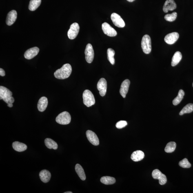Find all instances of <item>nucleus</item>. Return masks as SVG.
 <instances>
[{"mask_svg":"<svg viewBox=\"0 0 193 193\" xmlns=\"http://www.w3.org/2000/svg\"><path fill=\"white\" fill-rule=\"evenodd\" d=\"M0 76L4 77L5 76V72L3 69L0 68Z\"/></svg>","mask_w":193,"mask_h":193,"instance_id":"nucleus-34","label":"nucleus"},{"mask_svg":"<svg viewBox=\"0 0 193 193\" xmlns=\"http://www.w3.org/2000/svg\"><path fill=\"white\" fill-rule=\"evenodd\" d=\"M102 30L105 34L110 37H115L117 35V32L108 23L105 22L102 24Z\"/></svg>","mask_w":193,"mask_h":193,"instance_id":"nucleus-7","label":"nucleus"},{"mask_svg":"<svg viewBox=\"0 0 193 193\" xmlns=\"http://www.w3.org/2000/svg\"><path fill=\"white\" fill-rule=\"evenodd\" d=\"M12 94V92L6 87L0 86V99H3L5 103H8Z\"/></svg>","mask_w":193,"mask_h":193,"instance_id":"nucleus-5","label":"nucleus"},{"mask_svg":"<svg viewBox=\"0 0 193 193\" xmlns=\"http://www.w3.org/2000/svg\"><path fill=\"white\" fill-rule=\"evenodd\" d=\"M7 105H8V107H10V108H11V107L13 106V104L10 103H7Z\"/></svg>","mask_w":193,"mask_h":193,"instance_id":"nucleus-36","label":"nucleus"},{"mask_svg":"<svg viewBox=\"0 0 193 193\" xmlns=\"http://www.w3.org/2000/svg\"><path fill=\"white\" fill-rule=\"evenodd\" d=\"M41 0H30L29 5V9L30 11H34L37 10L41 5Z\"/></svg>","mask_w":193,"mask_h":193,"instance_id":"nucleus-25","label":"nucleus"},{"mask_svg":"<svg viewBox=\"0 0 193 193\" xmlns=\"http://www.w3.org/2000/svg\"><path fill=\"white\" fill-rule=\"evenodd\" d=\"M45 143L46 146L49 149H53L56 150L58 148L57 143L50 138H46L45 140Z\"/></svg>","mask_w":193,"mask_h":193,"instance_id":"nucleus-23","label":"nucleus"},{"mask_svg":"<svg viewBox=\"0 0 193 193\" xmlns=\"http://www.w3.org/2000/svg\"><path fill=\"white\" fill-rule=\"evenodd\" d=\"M111 19L116 26L119 28H123L125 26V22L119 15L114 13L111 15Z\"/></svg>","mask_w":193,"mask_h":193,"instance_id":"nucleus-10","label":"nucleus"},{"mask_svg":"<svg viewBox=\"0 0 193 193\" xmlns=\"http://www.w3.org/2000/svg\"><path fill=\"white\" fill-rule=\"evenodd\" d=\"M48 105L47 98L45 96L42 97L38 102L37 107L40 112H43L46 110Z\"/></svg>","mask_w":193,"mask_h":193,"instance_id":"nucleus-18","label":"nucleus"},{"mask_svg":"<svg viewBox=\"0 0 193 193\" xmlns=\"http://www.w3.org/2000/svg\"><path fill=\"white\" fill-rule=\"evenodd\" d=\"M79 26L77 23H73L71 25L70 28L68 31L67 35L69 39H74L77 37L79 31Z\"/></svg>","mask_w":193,"mask_h":193,"instance_id":"nucleus-6","label":"nucleus"},{"mask_svg":"<svg viewBox=\"0 0 193 193\" xmlns=\"http://www.w3.org/2000/svg\"><path fill=\"white\" fill-rule=\"evenodd\" d=\"M152 176L154 179L159 180L160 185H163L166 183L167 180L166 176L158 169L153 171Z\"/></svg>","mask_w":193,"mask_h":193,"instance_id":"nucleus-8","label":"nucleus"},{"mask_svg":"<svg viewBox=\"0 0 193 193\" xmlns=\"http://www.w3.org/2000/svg\"><path fill=\"white\" fill-rule=\"evenodd\" d=\"M177 8V5L174 0H167L163 5V10L165 13L169 11H172Z\"/></svg>","mask_w":193,"mask_h":193,"instance_id":"nucleus-16","label":"nucleus"},{"mask_svg":"<svg viewBox=\"0 0 193 193\" xmlns=\"http://www.w3.org/2000/svg\"><path fill=\"white\" fill-rule=\"evenodd\" d=\"M192 85H193V83Z\"/></svg>","mask_w":193,"mask_h":193,"instance_id":"nucleus-39","label":"nucleus"},{"mask_svg":"<svg viewBox=\"0 0 193 193\" xmlns=\"http://www.w3.org/2000/svg\"><path fill=\"white\" fill-rule=\"evenodd\" d=\"M14 102V98L13 97V96H12V97L10 99V101H9L8 103H10L13 104Z\"/></svg>","mask_w":193,"mask_h":193,"instance_id":"nucleus-35","label":"nucleus"},{"mask_svg":"<svg viewBox=\"0 0 193 193\" xmlns=\"http://www.w3.org/2000/svg\"><path fill=\"white\" fill-rule=\"evenodd\" d=\"M85 58L87 62L91 63L94 57V52L92 45L88 44L86 45L85 50Z\"/></svg>","mask_w":193,"mask_h":193,"instance_id":"nucleus-9","label":"nucleus"},{"mask_svg":"<svg viewBox=\"0 0 193 193\" xmlns=\"http://www.w3.org/2000/svg\"><path fill=\"white\" fill-rule=\"evenodd\" d=\"M127 123L126 121H121L118 122L116 124V127L118 129H121L126 126Z\"/></svg>","mask_w":193,"mask_h":193,"instance_id":"nucleus-33","label":"nucleus"},{"mask_svg":"<svg viewBox=\"0 0 193 193\" xmlns=\"http://www.w3.org/2000/svg\"><path fill=\"white\" fill-rule=\"evenodd\" d=\"M86 136L89 141L94 145H99V140L95 133L91 130L87 131Z\"/></svg>","mask_w":193,"mask_h":193,"instance_id":"nucleus-12","label":"nucleus"},{"mask_svg":"<svg viewBox=\"0 0 193 193\" xmlns=\"http://www.w3.org/2000/svg\"><path fill=\"white\" fill-rule=\"evenodd\" d=\"M97 88L99 91L100 95L104 96L107 92V82L105 78H102L98 81L97 85Z\"/></svg>","mask_w":193,"mask_h":193,"instance_id":"nucleus-11","label":"nucleus"},{"mask_svg":"<svg viewBox=\"0 0 193 193\" xmlns=\"http://www.w3.org/2000/svg\"><path fill=\"white\" fill-rule=\"evenodd\" d=\"M142 50L145 53L148 54L151 51V41L148 35H145L142 39L141 41Z\"/></svg>","mask_w":193,"mask_h":193,"instance_id":"nucleus-3","label":"nucleus"},{"mask_svg":"<svg viewBox=\"0 0 193 193\" xmlns=\"http://www.w3.org/2000/svg\"><path fill=\"white\" fill-rule=\"evenodd\" d=\"M51 174L50 172L46 170L41 171L39 173V177L41 181L44 183H48L51 178Z\"/></svg>","mask_w":193,"mask_h":193,"instance_id":"nucleus-19","label":"nucleus"},{"mask_svg":"<svg viewBox=\"0 0 193 193\" xmlns=\"http://www.w3.org/2000/svg\"><path fill=\"white\" fill-rule=\"evenodd\" d=\"M145 157V154L141 151L137 150L134 152L131 156V158L133 161L138 162L143 160Z\"/></svg>","mask_w":193,"mask_h":193,"instance_id":"nucleus-20","label":"nucleus"},{"mask_svg":"<svg viewBox=\"0 0 193 193\" xmlns=\"http://www.w3.org/2000/svg\"><path fill=\"white\" fill-rule=\"evenodd\" d=\"M182 58L181 53L179 51L176 52L173 57L171 61V65L173 67L176 66L181 61Z\"/></svg>","mask_w":193,"mask_h":193,"instance_id":"nucleus-24","label":"nucleus"},{"mask_svg":"<svg viewBox=\"0 0 193 193\" xmlns=\"http://www.w3.org/2000/svg\"><path fill=\"white\" fill-rule=\"evenodd\" d=\"M193 104L189 103L183 107V108L180 112V115H183L185 114H189L193 112Z\"/></svg>","mask_w":193,"mask_h":193,"instance_id":"nucleus-29","label":"nucleus"},{"mask_svg":"<svg viewBox=\"0 0 193 193\" xmlns=\"http://www.w3.org/2000/svg\"><path fill=\"white\" fill-rule=\"evenodd\" d=\"M179 37V34L177 32H173L165 36V41L169 45H172L176 42Z\"/></svg>","mask_w":193,"mask_h":193,"instance_id":"nucleus-14","label":"nucleus"},{"mask_svg":"<svg viewBox=\"0 0 193 193\" xmlns=\"http://www.w3.org/2000/svg\"><path fill=\"white\" fill-rule=\"evenodd\" d=\"M177 17V13L174 12L172 14H167L165 16V19L166 21L172 22L175 21Z\"/></svg>","mask_w":193,"mask_h":193,"instance_id":"nucleus-31","label":"nucleus"},{"mask_svg":"<svg viewBox=\"0 0 193 193\" xmlns=\"http://www.w3.org/2000/svg\"><path fill=\"white\" fill-rule=\"evenodd\" d=\"M83 103L87 107H90L94 105L95 100L94 94L89 90H85L83 94Z\"/></svg>","mask_w":193,"mask_h":193,"instance_id":"nucleus-2","label":"nucleus"},{"mask_svg":"<svg viewBox=\"0 0 193 193\" xmlns=\"http://www.w3.org/2000/svg\"><path fill=\"white\" fill-rule=\"evenodd\" d=\"M12 147L14 150L19 152H23L27 148V145L25 144L17 141L13 143Z\"/></svg>","mask_w":193,"mask_h":193,"instance_id":"nucleus-21","label":"nucleus"},{"mask_svg":"<svg viewBox=\"0 0 193 193\" xmlns=\"http://www.w3.org/2000/svg\"><path fill=\"white\" fill-rule=\"evenodd\" d=\"M72 192H65V193H72Z\"/></svg>","mask_w":193,"mask_h":193,"instance_id":"nucleus-38","label":"nucleus"},{"mask_svg":"<svg viewBox=\"0 0 193 193\" xmlns=\"http://www.w3.org/2000/svg\"><path fill=\"white\" fill-rule=\"evenodd\" d=\"M127 1L129 2H132L135 1V0H127Z\"/></svg>","mask_w":193,"mask_h":193,"instance_id":"nucleus-37","label":"nucleus"},{"mask_svg":"<svg viewBox=\"0 0 193 193\" xmlns=\"http://www.w3.org/2000/svg\"><path fill=\"white\" fill-rule=\"evenodd\" d=\"M71 116L68 112L66 111L61 113L56 118V121L59 124L66 125L69 124L71 121Z\"/></svg>","mask_w":193,"mask_h":193,"instance_id":"nucleus-4","label":"nucleus"},{"mask_svg":"<svg viewBox=\"0 0 193 193\" xmlns=\"http://www.w3.org/2000/svg\"><path fill=\"white\" fill-rule=\"evenodd\" d=\"M72 72L71 65L67 63L64 65L61 68L56 70L54 73V76L57 79H64L70 77Z\"/></svg>","mask_w":193,"mask_h":193,"instance_id":"nucleus-1","label":"nucleus"},{"mask_svg":"<svg viewBox=\"0 0 193 193\" xmlns=\"http://www.w3.org/2000/svg\"><path fill=\"white\" fill-rule=\"evenodd\" d=\"M101 183L105 185H112L115 183V178L110 176H104L100 180Z\"/></svg>","mask_w":193,"mask_h":193,"instance_id":"nucleus-26","label":"nucleus"},{"mask_svg":"<svg viewBox=\"0 0 193 193\" xmlns=\"http://www.w3.org/2000/svg\"><path fill=\"white\" fill-rule=\"evenodd\" d=\"M17 13L15 10H12L7 15L6 24L10 26L13 24L17 19Z\"/></svg>","mask_w":193,"mask_h":193,"instance_id":"nucleus-17","label":"nucleus"},{"mask_svg":"<svg viewBox=\"0 0 193 193\" xmlns=\"http://www.w3.org/2000/svg\"><path fill=\"white\" fill-rule=\"evenodd\" d=\"M39 50L37 47H34L27 50L24 54V57L27 59H31L36 57L39 53Z\"/></svg>","mask_w":193,"mask_h":193,"instance_id":"nucleus-13","label":"nucleus"},{"mask_svg":"<svg viewBox=\"0 0 193 193\" xmlns=\"http://www.w3.org/2000/svg\"><path fill=\"white\" fill-rule=\"evenodd\" d=\"M130 83V80L128 79L125 80L122 83L120 92V94L123 98L125 97L128 93Z\"/></svg>","mask_w":193,"mask_h":193,"instance_id":"nucleus-15","label":"nucleus"},{"mask_svg":"<svg viewBox=\"0 0 193 193\" xmlns=\"http://www.w3.org/2000/svg\"><path fill=\"white\" fill-rule=\"evenodd\" d=\"M179 165L180 167L183 168H190L191 167L190 163L186 158L180 161L179 163Z\"/></svg>","mask_w":193,"mask_h":193,"instance_id":"nucleus-32","label":"nucleus"},{"mask_svg":"<svg viewBox=\"0 0 193 193\" xmlns=\"http://www.w3.org/2000/svg\"><path fill=\"white\" fill-rule=\"evenodd\" d=\"M185 95V92L182 90H180L178 92V96L173 101V104L174 105H177L181 102Z\"/></svg>","mask_w":193,"mask_h":193,"instance_id":"nucleus-27","label":"nucleus"},{"mask_svg":"<svg viewBox=\"0 0 193 193\" xmlns=\"http://www.w3.org/2000/svg\"><path fill=\"white\" fill-rule=\"evenodd\" d=\"M115 53V51L112 49L109 48L107 50V58H108L109 61L112 65H114L115 63V59L114 58Z\"/></svg>","mask_w":193,"mask_h":193,"instance_id":"nucleus-28","label":"nucleus"},{"mask_svg":"<svg viewBox=\"0 0 193 193\" xmlns=\"http://www.w3.org/2000/svg\"><path fill=\"white\" fill-rule=\"evenodd\" d=\"M75 170L79 177L83 181L86 179V176L82 167L79 164H76L75 166Z\"/></svg>","mask_w":193,"mask_h":193,"instance_id":"nucleus-22","label":"nucleus"},{"mask_svg":"<svg viewBox=\"0 0 193 193\" xmlns=\"http://www.w3.org/2000/svg\"><path fill=\"white\" fill-rule=\"evenodd\" d=\"M176 143L174 142H171L167 144L165 150L167 153H172L174 151L176 148Z\"/></svg>","mask_w":193,"mask_h":193,"instance_id":"nucleus-30","label":"nucleus"}]
</instances>
